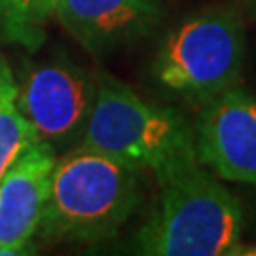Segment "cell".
I'll use <instances>...</instances> for the list:
<instances>
[{"label": "cell", "instance_id": "obj_6", "mask_svg": "<svg viewBox=\"0 0 256 256\" xmlns=\"http://www.w3.org/2000/svg\"><path fill=\"white\" fill-rule=\"evenodd\" d=\"M196 152L200 164L232 182L256 184V99L226 90L203 110Z\"/></svg>", "mask_w": 256, "mask_h": 256}, {"label": "cell", "instance_id": "obj_5", "mask_svg": "<svg viewBox=\"0 0 256 256\" xmlns=\"http://www.w3.org/2000/svg\"><path fill=\"white\" fill-rule=\"evenodd\" d=\"M97 80L76 64L55 59L30 66L18 82V106L38 140L50 146L82 135Z\"/></svg>", "mask_w": 256, "mask_h": 256}, {"label": "cell", "instance_id": "obj_8", "mask_svg": "<svg viewBox=\"0 0 256 256\" xmlns=\"http://www.w3.org/2000/svg\"><path fill=\"white\" fill-rule=\"evenodd\" d=\"M148 0H57V14L63 27L84 48L104 54L128 44L152 23Z\"/></svg>", "mask_w": 256, "mask_h": 256}, {"label": "cell", "instance_id": "obj_3", "mask_svg": "<svg viewBox=\"0 0 256 256\" xmlns=\"http://www.w3.org/2000/svg\"><path fill=\"white\" fill-rule=\"evenodd\" d=\"M80 146L135 171L150 169L156 176L200 160L192 133L176 112L150 104L112 78L97 80Z\"/></svg>", "mask_w": 256, "mask_h": 256}, {"label": "cell", "instance_id": "obj_4", "mask_svg": "<svg viewBox=\"0 0 256 256\" xmlns=\"http://www.w3.org/2000/svg\"><path fill=\"white\" fill-rule=\"evenodd\" d=\"M243 55L239 19L228 12H209L169 34L156 59V76L174 92L216 97L239 78Z\"/></svg>", "mask_w": 256, "mask_h": 256}, {"label": "cell", "instance_id": "obj_9", "mask_svg": "<svg viewBox=\"0 0 256 256\" xmlns=\"http://www.w3.org/2000/svg\"><path fill=\"white\" fill-rule=\"evenodd\" d=\"M38 140L18 106V82L0 55V178L28 146Z\"/></svg>", "mask_w": 256, "mask_h": 256}, {"label": "cell", "instance_id": "obj_1", "mask_svg": "<svg viewBox=\"0 0 256 256\" xmlns=\"http://www.w3.org/2000/svg\"><path fill=\"white\" fill-rule=\"evenodd\" d=\"M160 194L137 234L142 254L222 256L236 252L243 212L228 192L190 160L156 176Z\"/></svg>", "mask_w": 256, "mask_h": 256}, {"label": "cell", "instance_id": "obj_10", "mask_svg": "<svg viewBox=\"0 0 256 256\" xmlns=\"http://www.w3.org/2000/svg\"><path fill=\"white\" fill-rule=\"evenodd\" d=\"M57 0H0V40L36 48Z\"/></svg>", "mask_w": 256, "mask_h": 256}, {"label": "cell", "instance_id": "obj_7", "mask_svg": "<svg viewBox=\"0 0 256 256\" xmlns=\"http://www.w3.org/2000/svg\"><path fill=\"white\" fill-rule=\"evenodd\" d=\"M55 148L36 140L0 178V256L27 252L50 196Z\"/></svg>", "mask_w": 256, "mask_h": 256}, {"label": "cell", "instance_id": "obj_2", "mask_svg": "<svg viewBox=\"0 0 256 256\" xmlns=\"http://www.w3.org/2000/svg\"><path fill=\"white\" fill-rule=\"evenodd\" d=\"M137 173L78 144L55 160L36 234L54 241L84 243L114 236L138 203Z\"/></svg>", "mask_w": 256, "mask_h": 256}]
</instances>
